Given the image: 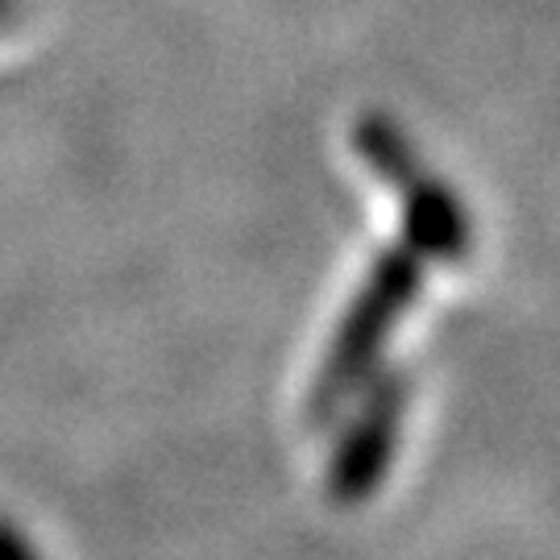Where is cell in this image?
Returning <instances> with one entry per match:
<instances>
[{
  "instance_id": "1",
  "label": "cell",
  "mask_w": 560,
  "mask_h": 560,
  "mask_svg": "<svg viewBox=\"0 0 560 560\" xmlns=\"http://www.w3.org/2000/svg\"><path fill=\"white\" fill-rule=\"evenodd\" d=\"M420 287L423 254L411 241L382 249L378 261L370 266V279L358 291L353 307L340 320V332L332 340V349H328V358H324L320 374L312 382V402H307L312 420H332L345 407V399L374 374L386 340L395 332V324L402 320V312L416 303Z\"/></svg>"
},
{
  "instance_id": "2",
  "label": "cell",
  "mask_w": 560,
  "mask_h": 560,
  "mask_svg": "<svg viewBox=\"0 0 560 560\" xmlns=\"http://www.w3.org/2000/svg\"><path fill=\"white\" fill-rule=\"evenodd\" d=\"M353 145L365 159V166L390 183L399 191L402 203V229L407 241L420 249L423 258L436 261H460L474 249V221L453 196V187L436 179L432 171H423L420 154L411 150V141L402 138V129L382 113H365L353 125Z\"/></svg>"
},
{
  "instance_id": "3",
  "label": "cell",
  "mask_w": 560,
  "mask_h": 560,
  "mask_svg": "<svg viewBox=\"0 0 560 560\" xmlns=\"http://www.w3.org/2000/svg\"><path fill=\"white\" fill-rule=\"evenodd\" d=\"M402 411H407V378L402 374L374 378L361 416L340 436L337 453H332L328 499L340 506H358L378 490V481L386 478L390 457H395V444H399Z\"/></svg>"
},
{
  "instance_id": "4",
  "label": "cell",
  "mask_w": 560,
  "mask_h": 560,
  "mask_svg": "<svg viewBox=\"0 0 560 560\" xmlns=\"http://www.w3.org/2000/svg\"><path fill=\"white\" fill-rule=\"evenodd\" d=\"M30 552H34L30 540H21L9 523H0V557H30Z\"/></svg>"
}]
</instances>
